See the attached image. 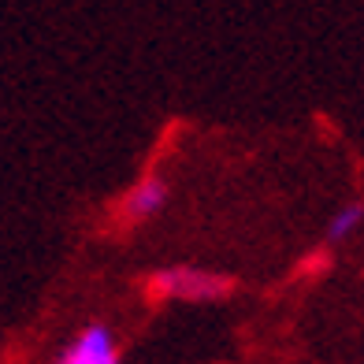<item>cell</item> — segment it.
<instances>
[{"label": "cell", "instance_id": "3", "mask_svg": "<svg viewBox=\"0 0 364 364\" xmlns=\"http://www.w3.org/2000/svg\"><path fill=\"white\" fill-rule=\"evenodd\" d=\"M53 364H123V357L108 323H86Z\"/></svg>", "mask_w": 364, "mask_h": 364}, {"label": "cell", "instance_id": "4", "mask_svg": "<svg viewBox=\"0 0 364 364\" xmlns=\"http://www.w3.org/2000/svg\"><path fill=\"white\" fill-rule=\"evenodd\" d=\"M360 227H364V201L353 197V201H346L342 208H335V216H331L327 227H323V238L331 245H342V242H350Z\"/></svg>", "mask_w": 364, "mask_h": 364}, {"label": "cell", "instance_id": "1", "mask_svg": "<svg viewBox=\"0 0 364 364\" xmlns=\"http://www.w3.org/2000/svg\"><path fill=\"white\" fill-rule=\"evenodd\" d=\"M230 290H235V279L197 268V264H171L149 279V294L164 301H223Z\"/></svg>", "mask_w": 364, "mask_h": 364}, {"label": "cell", "instance_id": "2", "mask_svg": "<svg viewBox=\"0 0 364 364\" xmlns=\"http://www.w3.org/2000/svg\"><path fill=\"white\" fill-rule=\"evenodd\" d=\"M171 201V186L168 178H164L160 171H145L134 186H130L123 197H119V208H115V216H119L123 223L138 227V223H149L156 220L164 208H168Z\"/></svg>", "mask_w": 364, "mask_h": 364}]
</instances>
